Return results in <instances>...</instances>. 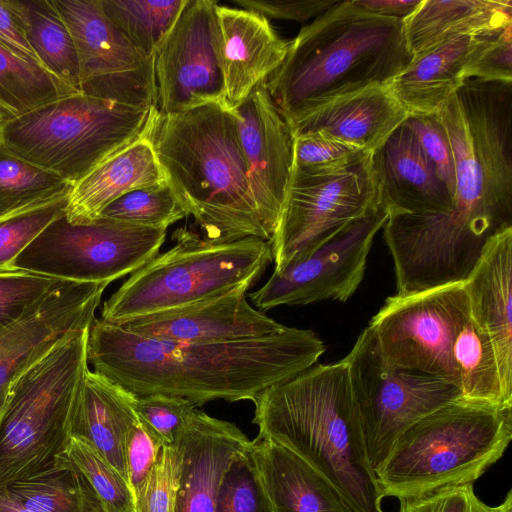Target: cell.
I'll list each match as a JSON object with an SVG mask.
<instances>
[{
	"instance_id": "obj_1",
	"label": "cell",
	"mask_w": 512,
	"mask_h": 512,
	"mask_svg": "<svg viewBox=\"0 0 512 512\" xmlns=\"http://www.w3.org/2000/svg\"><path fill=\"white\" fill-rule=\"evenodd\" d=\"M455 160L452 208L390 214L394 263L425 288L464 283L489 241L512 227V82L466 79L434 113Z\"/></svg>"
},
{
	"instance_id": "obj_2",
	"label": "cell",
	"mask_w": 512,
	"mask_h": 512,
	"mask_svg": "<svg viewBox=\"0 0 512 512\" xmlns=\"http://www.w3.org/2000/svg\"><path fill=\"white\" fill-rule=\"evenodd\" d=\"M326 347L309 329L265 337L184 343L142 337L95 318L88 334L94 371L135 397H182L196 407L213 400L254 401L273 385L316 364Z\"/></svg>"
},
{
	"instance_id": "obj_3",
	"label": "cell",
	"mask_w": 512,
	"mask_h": 512,
	"mask_svg": "<svg viewBox=\"0 0 512 512\" xmlns=\"http://www.w3.org/2000/svg\"><path fill=\"white\" fill-rule=\"evenodd\" d=\"M413 59L404 21L337 1L289 42L266 87L291 130L326 103L373 85H387Z\"/></svg>"
},
{
	"instance_id": "obj_4",
	"label": "cell",
	"mask_w": 512,
	"mask_h": 512,
	"mask_svg": "<svg viewBox=\"0 0 512 512\" xmlns=\"http://www.w3.org/2000/svg\"><path fill=\"white\" fill-rule=\"evenodd\" d=\"M253 403L257 437L298 455L338 489L354 512H386L343 359L316 363L266 389Z\"/></svg>"
},
{
	"instance_id": "obj_5",
	"label": "cell",
	"mask_w": 512,
	"mask_h": 512,
	"mask_svg": "<svg viewBox=\"0 0 512 512\" xmlns=\"http://www.w3.org/2000/svg\"><path fill=\"white\" fill-rule=\"evenodd\" d=\"M150 139L166 183L204 238L217 243L249 237L271 242L252 195L232 110L207 104L159 115Z\"/></svg>"
},
{
	"instance_id": "obj_6",
	"label": "cell",
	"mask_w": 512,
	"mask_h": 512,
	"mask_svg": "<svg viewBox=\"0 0 512 512\" xmlns=\"http://www.w3.org/2000/svg\"><path fill=\"white\" fill-rule=\"evenodd\" d=\"M512 439V406L452 401L423 417L375 472L384 497L398 500L474 484Z\"/></svg>"
},
{
	"instance_id": "obj_7",
	"label": "cell",
	"mask_w": 512,
	"mask_h": 512,
	"mask_svg": "<svg viewBox=\"0 0 512 512\" xmlns=\"http://www.w3.org/2000/svg\"><path fill=\"white\" fill-rule=\"evenodd\" d=\"M172 239L173 247L131 273L104 302L100 319L118 325L236 288L250 289L273 261L271 243L260 238L217 243L178 228Z\"/></svg>"
},
{
	"instance_id": "obj_8",
	"label": "cell",
	"mask_w": 512,
	"mask_h": 512,
	"mask_svg": "<svg viewBox=\"0 0 512 512\" xmlns=\"http://www.w3.org/2000/svg\"><path fill=\"white\" fill-rule=\"evenodd\" d=\"M160 113L76 93L10 118L1 143L73 185L101 162L151 132Z\"/></svg>"
},
{
	"instance_id": "obj_9",
	"label": "cell",
	"mask_w": 512,
	"mask_h": 512,
	"mask_svg": "<svg viewBox=\"0 0 512 512\" xmlns=\"http://www.w3.org/2000/svg\"><path fill=\"white\" fill-rule=\"evenodd\" d=\"M89 329L59 342L11 387L0 411V488L65 455L71 412L89 369Z\"/></svg>"
},
{
	"instance_id": "obj_10",
	"label": "cell",
	"mask_w": 512,
	"mask_h": 512,
	"mask_svg": "<svg viewBox=\"0 0 512 512\" xmlns=\"http://www.w3.org/2000/svg\"><path fill=\"white\" fill-rule=\"evenodd\" d=\"M343 360L367 458L374 472L409 427L462 398L459 387L447 379L389 365L369 326Z\"/></svg>"
},
{
	"instance_id": "obj_11",
	"label": "cell",
	"mask_w": 512,
	"mask_h": 512,
	"mask_svg": "<svg viewBox=\"0 0 512 512\" xmlns=\"http://www.w3.org/2000/svg\"><path fill=\"white\" fill-rule=\"evenodd\" d=\"M165 229L97 217L53 220L9 265L64 281L111 283L133 273L159 253Z\"/></svg>"
},
{
	"instance_id": "obj_12",
	"label": "cell",
	"mask_w": 512,
	"mask_h": 512,
	"mask_svg": "<svg viewBox=\"0 0 512 512\" xmlns=\"http://www.w3.org/2000/svg\"><path fill=\"white\" fill-rule=\"evenodd\" d=\"M469 314L468 298L459 283L389 297L368 326L389 365L442 377L458 386L452 343Z\"/></svg>"
},
{
	"instance_id": "obj_13",
	"label": "cell",
	"mask_w": 512,
	"mask_h": 512,
	"mask_svg": "<svg viewBox=\"0 0 512 512\" xmlns=\"http://www.w3.org/2000/svg\"><path fill=\"white\" fill-rule=\"evenodd\" d=\"M389 211L381 202L294 257L249 297L264 312L281 305H306L324 300L347 301L363 280L373 240Z\"/></svg>"
},
{
	"instance_id": "obj_14",
	"label": "cell",
	"mask_w": 512,
	"mask_h": 512,
	"mask_svg": "<svg viewBox=\"0 0 512 512\" xmlns=\"http://www.w3.org/2000/svg\"><path fill=\"white\" fill-rule=\"evenodd\" d=\"M379 203L370 156L350 169L333 174L292 172L270 242L274 270H281L294 257L314 248Z\"/></svg>"
},
{
	"instance_id": "obj_15",
	"label": "cell",
	"mask_w": 512,
	"mask_h": 512,
	"mask_svg": "<svg viewBox=\"0 0 512 512\" xmlns=\"http://www.w3.org/2000/svg\"><path fill=\"white\" fill-rule=\"evenodd\" d=\"M78 56L80 91L138 107H157L154 57L142 52L103 11L101 0H52Z\"/></svg>"
},
{
	"instance_id": "obj_16",
	"label": "cell",
	"mask_w": 512,
	"mask_h": 512,
	"mask_svg": "<svg viewBox=\"0 0 512 512\" xmlns=\"http://www.w3.org/2000/svg\"><path fill=\"white\" fill-rule=\"evenodd\" d=\"M217 2L187 0L154 54L160 115L225 102Z\"/></svg>"
},
{
	"instance_id": "obj_17",
	"label": "cell",
	"mask_w": 512,
	"mask_h": 512,
	"mask_svg": "<svg viewBox=\"0 0 512 512\" xmlns=\"http://www.w3.org/2000/svg\"><path fill=\"white\" fill-rule=\"evenodd\" d=\"M109 283L66 282L0 328V411L16 380L65 338L91 327Z\"/></svg>"
},
{
	"instance_id": "obj_18",
	"label": "cell",
	"mask_w": 512,
	"mask_h": 512,
	"mask_svg": "<svg viewBox=\"0 0 512 512\" xmlns=\"http://www.w3.org/2000/svg\"><path fill=\"white\" fill-rule=\"evenodd\" d=\"M232 111L252 195L273 237L291 179L293 138L265 81Z\"/></svg>"
},
{
	"instance_id": "obj_19",
	"label": "cell",
	"mask_w": 512,
	"mask_h": 512,
	"mask_svg": "<svg viewBox=\"0 0 512 512\" xmlns=\"http://www.w3.org/2000/svg\"><path fill=\"white\" fill-rule=\"evenodd\" d=\"M246 287L127 320L117 326L146 338L184 343H219L276 334L288 326L253 308ZM115 325V324H114Z\"/></svg>"
},
{
	"instance_id": "obj_20",
	"label": "cell",
	"mask_w": 512,
	"mask_h": 512,
	"mask_svg": "<svg viewBox=\"0 0 512 512\" xmlns=\"http://www.w3.org/2000/svg\"><path fill=\"white\" fill-rule=\"evenodd\" d=\"M250 442L234 423L196 409L175 442L181 456L175 512H215L223 476Z\"/></svg>"
},
{
	"instance_id": "obj_21",
	"label": "cell",
	"mask_w": 512,
	"mask_h": 512,
	"mask_svg": "<svg viewBox=\"0 0 512 512\" xmlns=\"http://www.w3.org/2000/svg\"><path fill=\"white\" fill-rule=\"evenodd\" d=\"M370 161L380 202L389 214L444 213L452 208L449 189L405 122L371 153Z\"/></svg>"
},
{
	"instance_id": "obj_22",
	"label": "cell",
	"mask_w": 512,
	"mask_h": 512,
	"mask_svg": "<svg viewBox=\"0 0 512 512\" xmlns=\"http://www.w3.org/2000/svg\"><path fill=\"white\" fill-rule=\"evenodd\" d=\"M463 287L473 321L492 343L504 401L512 405V227L489 241Z\"/></svg>"
},
{
	"instance_id": "obj_23",
	"label": "cell",
	"mask_w": 512,
	"mask_h": 512,
	"mask_svg": "<svg viewBox=\"0 0 512 512\" xmlns=\"http://www.w3.org/2000/svg\"><path fill=\"white\" fill-rule=\"evenodd\" d=\"M217 17L225 102L233 110L282 64L289 42L257 12L218 5Z\"/></svg>"
},
{
	"instance_id": "obj_24",
	"label": "cell",
	"mask_w": 512,
	"mask_h": 512,
	"mask_svg": "<svg viewBox=\"0 0 512 512\" xmlns=\"http://www.w3.org/2000/svg\"><path fill=\"white\" fill-rule=\"evenodd\" d=\"M409 116L387 85H373L317 108L290 133H319L372 153Z\"/></svg>"
},
{
	"instance_id": "obj_25",
	"label": "cell",
	"mask_w": 512,
	"mask_h": 512,
	"mask_svg": "<svg viewBox=\"0 0 512 512\" xmlns=\"http://www.w3.org/2000/svg\"><path fill=\"white\" fill-rule=\"evenodd\" d=\"M250 451L272 512H354L328 479L288 448L256 437Z\"/></svg>"
},
{
	"instance_id": "obj_26",
	"label": "cell",
	"mask_w": 512,
	"mask_h": 512,
	"mask_svg": "<svg viewBox=\"0 0 512 512\" xmlns=\"http://www.w3.org/2000/svg\"><path fill=\"white\" fill-rule=\"evenodd\" d=\"M133 401V395L88 369L69 424L70 438L90 445L127 480L126 440L130 430L139 422Z\"/></svg>"
},
{
	"instance_id": "obj_27",
	"label": "cell",
	"mask_w": 512,
	"mask_h": 512,
	"mask_svg": "<svg viewBox=\"0 0 512 512\" xmlns=\"http://www.w3.org/2000/svg\"><path fill=\"white\" fill-rule=\"evenodd\" d=\"M150 133L110 156L72 185L65 211L69 220H93L124 194L166 183Z\"/></svg>"
},
{
	"instance_id": "obj_28",
	"label": "cell",
	"mask_w": 512,
	"mask_h": 512,
	"mask_svg": "<svg viewBox=\"0 0 512 512\" xmlns=\"http://www.w3.org/2000/svg\"><path fill=\"white\" fill-rule=\"evenodd\" d=\"M475 35H457L413 56L387 86L410 115H432L466 80Z\"/></svg>"
},
{
	"instance_id": "obj_29",
	"label": "cell",
	"mask_w": 512,
	"mask_h": 512,
	"mask_svg": "<svg viewBox=\"0 0 512 512\" xmlns=\"http://www.w3.org/2000/svg\"><path fill=\"white\" fill-rule=\"evenodd\" d=\"M512 23L511 0H423L404 21L413 56L457 35H476Z\"/></svg>"
},
{
	"instance_id": "obj_30",
	"label": "cell",
	"mask_w": 512,
	"mask_h": 512,
	"mask_svg": "<svg viewBox=\"0 0 512 512\" xmlns=\"http://www.w3.org/2000/svg\"><path fill=\"white\" fill-rule=\"evenodd\" d=\"M2 488L32 512H106L66 455L49 469Z\"/></svg>"
},
{
	"instance_id": "obj_31",
	"label": "cell",
	"mask_w": 512,
	"mask_h": 512,
	"mask_svg": "<svg viewBox=\"0 0 512 512\" xmlns=\"http://www.w3.org/2000/svg\"><path fill=\"white\" fill-rule=\"evenodd\" d=\"M17 3L23 17L27 40L40 65L80 91L76 48L52 0H26Z\"/></svg>"
},
{
	"instance_id": "obj_32",
	"label": "cell",
	"mask_w": 512,
	"mask_h": 512,
	"mask_svg": "<svg viewBox=\"0 0 512 512\" xmlns=\"http://www.w3.org/2000/svg\"><path fill=\"white\" fill-rule=\"evenodd\" d=\"M451 353L463 399L512 406L504 401L492 343L471 313L458 328Z\"/></svg>"
},
{
	"instance_id": "obj_33",
	"label": "cell",
	"mask_w": 512,
	"mask_h": 512,
	"mask_svg": "<svg viewBox=\"0 0 512 512\" xmlns=\"http://www.w3.org/2000/svg\"><path fill=\"white\" fill-rule=\"evenodd\" d=\"M76 93L80 91L0 42V106L10 114L19 116Z\"/></svg>"
},
{
	"instance_id": "obj_34",
	"label": "cell",
	"mask_w": 512,
	"mask_h": 512,
	"mask_svg": "<svg viewBox=\"0 0 512 512\" xmlns=\"http://www.w3.org/2000/svg\"><path fill=\"white\" fill-rule=\"evenodd\" d=\"M187 0H101L109 20L136 48L153 56Z\"/></svg>"
},
{
	"instance_id": "obj_35",
	"label": "cell",
	"mask_w": 512,
	"mask_h": 512,
	"mask_svg": "<svg viewBox=\"0 0 512 512\" xmlns=\"http://www.w3.org/2000/svg\"><path fill=\"white\" fill-rule=\"evenodd\" d=\"M71 187L0 143V216L69 194Z\"/></svg>"
},
{
	"instance_id": "obj_36",
	"label": "cell",
	"mask_w": 512,
	"mask_h": 512,
	"mask_svg": "<svg viewBox=\"0 0 512 512\" xmlns=\"http://www.w3.org/2000/svg\"><path fill=\"white\" fill-rule=\"evenodd\" d=\"M98 217L166 230L186 214L165 183L124 194L104 208Z\"/></svg>"
},
{
	"instance_id": "obj_37",
	"label": "cell",
	"mask_w": 512,
	"mask_h": 512,
	"mask_svg": "<svg viewBox=\"0 0 512 512\" xmlns=\"http://www.w3.org/2000/svg\"><path fill=\"white\" fill-rule=\"evenodd\" d=\"M65 455L88 480L106 512H136L128 480L90 445L70 438Z\"/></svg>"
},
{
	"instance_id": "obj_38",
	"label": "cell",
	"mask_w": 512,
	"mask_h": 512,
	"mask_svg": "<svg viewBox=\"0 0 512 512\" xmlns=\"http://www.w3.org/2000/svg\"><path fill=\"white\" fill-rule=\"evenodd\" d=\"M371 153L319 133L293 137L292 172L328 175L350 169Z\"/></svg>"
},
{
	"instance_id": "obj_39",
	"label": "cell",
	"mask_w": 512,
	"mask_h": 512,
	"mask_svg": "<svg viewBox=\"0 0 512 512\" xmlns=\"http://www.w3.org/2000/svg\"><path fill=\"white\" fill-rule=\"evenodd\" d=\"M68 195L0 216V269H8L14 259L66 211Z\"/></svg>"
},
{
	"instance_id": "obj_40",
	"label": "cell",
	"mask_w": 512,
	"mask_h": 512,
	"mask_svg": "<svg viewBox=\"0 0 512 512\" xmlns=\"http://www.w3.org/2000/svg\"><path fill=\"white\" fill-rule=\"evenodd\" d=\"M215 512H272L259 479L250 444L236 455L224 474Z\"/></svg>"
},
{
	"instance_id": "obj_41",
	"label": "cell",
	"mask_w": 512,
	"mask_h": 512,
	"mask_svg": "<svg viewBox=\"0 0 512 512\" xmlns=\"http://www.w3.org/2000/svg\"><path fill=\"white\" fill-rule=\"evenodd\" d=\"M68 281L15 269H0V328L21 319Z\"/></svg>"
},
{
	"instance_id": "obj_42",
	"label": "cell",
	"mask_w": 512,
	"mask_h": 512,
	"mask_svg": "<svg viewBox=\"0 0 512 512\" xmlns=\"http://www.w3.org/2000/svg\"><path fill=\"white\" fill-rule=\"evenodd\" d=\"M464 77L512 82V23L475 35Z\"/></svg>"
},
{
	"instance_id": "obj_43",
	"label": "cell",
	"mask_w": 512,
	"mask_h": 512,
	"mask_svg": "<svg viewBox=\"0 0 512 512\" xmlns=\"http://www.w3.org/2000/svg\"><path fill=\"white\" fill-rule=\"evenodd\" d=\"M133 407L139 421L164 446L175 444L197 409L185 398L161 394L134 396Z\"/></svg>"
},
{
	"instance_id": "obj_44",
	"label": "cell",
	"mask_w": 512,
	"mask_h": 512,
	"mask_svg": "<svg viewBox=\"0 0 512 512\" xmlns=\"http://www.w3.org/2000/svg\"><path fill=\"white\" fill-rule=\"evenodd\" d=\"M181 456L176 445L163 446L158 460L136 494V512H175Z\"/></svg>"
},
{
	"instance_id": "obj_45",
	"label": "cell",
	"mask_w": 512,
	"mask_h": 512,
	"mask_svg": "<svg viewBox=\"0 0 512 512\" xmlns=\"http://www.w3.org/2000/svg\"><path fill=\"white\" fill-rule=\"evenodd\" d=\"M398 512H510L512 490L496 506H490L476 494L473 484L448 487L399 500Z\"/></svg>"
},
{
	"instance_id": "obj_46",
	"label": "cell",
	"mask_w": 512,
	"mask_h": 512,
	"mask_svg": "<svg viewBox=\"0 0 512 512\" xmlns=\"http://www.w3.org/2000/svg\"><path fill=\"white\" fill-rule=\"evenodd\" d=\"M404 122L415 133L425 155L453 198L456 178L455 160L443 124L435 114L410 115Z\"/></svg>"
},
{
	"instance_id": "obj_47",
	"label": "cell",
	"mask_w": 512,
	"mask_h": 512,
	"mask_svg": "<svg viewBox=\"0 0 512 512\" xmlns=\"http://www.w3.org/2000/svg\"><path fill=\"white\" fill-rule=\"evenodd\" d=\"M163 446L140 421L130 430L125 460L128 482L135 496L154 468Z\"/></svg>"
},
{
	"instance_id": "obj_48",
	"label": "cell",
	"mask_w": 512,
	"mask_h": 512,
	"mask_svg": "<svg viewBox=\"0 0 512 512\" xmlns=\"http://www.w3.org/2000/svg\"><path fill=\"white\" fill-rule=\"evenodd\" d=\"M338 0H233L242 9L257 12L265 18L305 22L317 17Z\"/></svg>"
},
{
	"instance_id": "obj_49",
	"label": "cell",
	"mask_w": 512,
	"mask_h": 512,
	"mask_svg": "<svg viewBox=\"0 0 512 512\" xmlns=\"http://www.w3.org/2000/svg\"><path fill=\"white\" fill-rule=\"evenodd\" d=\"M0 42L22 58L40 64L27 40L23 17L15 0H0Z\"/></svg>"
},
{
	"instance_id": "obj_50",
	"label": "cell",
	"mask_w": 512,
	"mask_h": 512,
	"mask_svg": "<svg viewBox=\"0 0 512 512\" xmlns=\"http://www.w3.org/2000/svg\"><path fill=\"white\" fill-rule=\"evenodd\" d=\"M352 2L365 13L405 21L420 7L423 0H352Z\"/></svg>"
},
{
	"instance_id": "obj_51",
	"label": "cell",
	"mask_w": 512,
	"mask_h": 512,
	"mask_svg": "<svg viewBox=\"0 0 512 512\" xmlns=\"http://www.w3.org/2000/svg\"><path fill=\"white\" fill-rule=\"evenodd\" d=\"M0 512H32L10 495L5 489L0 488Z\"/></svg>"
},
{
	"instance_id": "obj_52",
	"label": "cell",
	"mask_w": 512,
	"mask_h": 512,
	"mask_svg": "<svg viewBox=\"0 0 512 512\" xmlns=\"http://www.w3.org/2000/svg\"><path fill=\"white\" fill-rule=\"evenodd\" d=\"M12 117L14 116L0 106V143L3 127L5 123Z\"/></svg>"
},
{
	"instance_id": "obj_53",
	"label": "cell",
	"mask_w": 512,
	"mask_h": 512,
	"mask_svg": "<svg viewBox=\"0 0 512 512\" xmlns=\"http://www.w3.org/2000/svg\"><path fill=\"white\" fill-rule=\"evenodd\" d=\"M510 512H512V511H510Z\"/></svg>"
}]
</instances>
